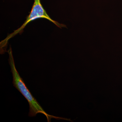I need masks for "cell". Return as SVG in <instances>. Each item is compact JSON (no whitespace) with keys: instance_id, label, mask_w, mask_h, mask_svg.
Segmentation results:
<instances>
[{"instance_id":"obj_1","label":"cell","mask_w":122,"mask_h":122,"mask_svg":"<svg viewBox=\"0 0 122 122\" xmlns=\"http://www.w3.org/2000/svg\"><path fill=\"white\" fill-rule=\"evenodd\" d=\"M8 53L9 55V63L11 67V71L12 74L13 84L14 86L22 94L28 101L30 107L29 116L33 117L36 116L37 114L41 113L45 116L48 122H51L52 118L71 121L70 119H69L50 115L44 110L36 99L32 95L26 87L23 79L20 76L19 73L17 70L11 47H10L8 50Z\"/></svg>"},{"instance_id":"obj_2","label":"cell","mask_w":122,"mask_h":122,"mask_svg":"<svg viewBox=\"0 0 122 122\" xmlns=\"http://www.w3.org/2000/svg\"><path fill=\"white\" fill-rule=\"evenodd\" d=\"M39 18H45L53 22L60 28L66 26L65 25L59 24L58 22L54 20L51 18L43 8L41 2V0H34L32 10L29 15L26 18V20L20 27L16 30H14L13 32L9 34L5 39L1 42V49H2V48H5L7 46L8 41L10 39L13 37L18 34L21 33L27 24L33 20Z\"/></svg>"}]
</instances>
